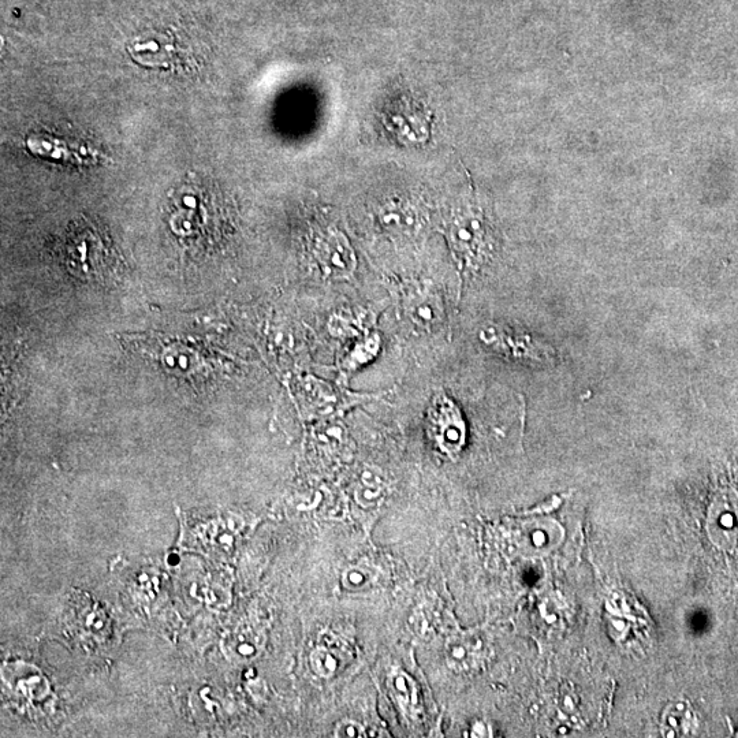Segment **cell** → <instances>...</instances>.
I'll return each mask as SVG.
<instances>
[{"mask_svg": "<svg viewBox=\"0 0 738 738\" xmlns=\"http://www.w3.org/2000/svg\"><path fill=\"white\" fill-rule=\"evenodd\" d=\"M445 236L461 274L476 272L492 252V229L482 208L475 203L462 204L451 212L445 223Z\"/></svg>", "mask_w": 738, "mask_h": 738, "instance_id": "obj_1", "label": "cell"}, {"mask_svg": "<svg viewBox=\"0 0 738 738\" xmlns=\"http://www.w3.org/2000/svg\"><path fill=\"white\" fill-rule=\"evenodd\" d=\"M401 313L421 333H436L446 324L445 301L428 282L402 283L397 290Z\"/></svg>", "mask_w": 738, "mask_h": 738, "instance_id": "obj_2", "label": "cell"}, {"mask_svg": "<svg viewBox=\"0 0 738 738\" xmlns=\"http://www.w3.org/2000/svg\"><path fill=\"white\" fill-rule=\"evenodd\" d=\"M316 259L328 278L350 279L356 271V256L345 234L337 229L320 234L316 242Z\"/></svg>", "mask_w": 738, "mask_h": 738, "instance_id": "obj_3", "label": "cell"}, {"mask_svg": "<svg viewBox=\"0 0 738 738\" xmlns=\"http://www.w3.org/2000/svg\"><path fill=\"white\" fill-rule=\"evenodd\" d=\"M430 424L436 439L446 450L457 449L464 435V420L456 404L446 394L438 393L432 398Z\"/></svg>", "mask_w": 738, "mask_h": 738, "instance_id": "obj_4", "label": "cell"}, {"mask_svg": "<svg viewBox=\"0 0 738 738\" xmlns=\"http://www.w3.org/2000/svg\"><path fill=\"white\" fill-rule=\"evenodd\" d=\"M480 337L487 345L516 359L540 360L542 357V349L528 335L516 334L501 327H487Z\"/></svg>", "mask_w": 738, "mask_h": 738, "instance_id": "obj_5", "label": "cell"}, {"mask_svg": "<svg viewBox=\"0 0 738 738\" xmlns=\"http://www.w3.org/2000/svg\"><path fill=\"white\" fill-rule=\"evenodd\" d=\"M380 225L389 233L409 236L420 226V211L415 205L404 201H390L378 214Z\"/></svg>", "mask_w": 738, "mask_h": 738, "instance_id": "obj_6", "label": "cell"}, {"mask_svg": "<svg viewBox=\"0 0 738 738\" xmlns=\"http://www.w3.org/2000/svg\"><path fill=\"white\" fill-rule=\"evenodd\" d=\"M380 348V338L378 334L367 335L364 341L354 346L352 352L348 354L344 361L345 374L356 371L361 365L367 364L369 360L374 359Z\"/></svg>", "mask_w": 738, "mask_h": 738, "instance_id": "obj_7", "label": "cell"}]
</instances>
